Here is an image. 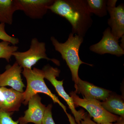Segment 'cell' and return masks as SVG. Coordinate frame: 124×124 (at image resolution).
I'll return each mask as SVG.
<instances>
[{
  "instance_id": "obj_1",
  "label": "cell",
  "mask_w": 124,
  "mask_h": 124,
  "mask_svg": "<svg viewBox=\"0 0 124 124\" xmlns=\"http://www.w3.org/2000/svg\"><path fill=\"white\" fill-rule=\"evenodd\" d=\"M48 10L66 19L71 25V33L83 38L93 24L86 0H54Z\"/></svg>"
},
{
  "instance_id": "obj_2",
  "label": "cell",
  "mask_w": 124,
  "mask_h": 124,
  "mask_svg": "<svg viewBox=\"0 0 124 124\" xmlns=\"http://www.w3.org/2000/svg\"><path fill=\"white\" fill-rule=\"evenodd\" d=\"M83 37L71 33L66 42L61 43L54 37L50 40L56 51L60 53L62 58L65 60L71 71L72 81L75 84L79 79L78 71L81 64H85L93 66V64L82 62L80 58V46L84 41Z\"/></svg>"
},
{
  "instance_id": "obj_3",
  "label": "cell",
  "mask_w": 124,
  "mask_h": 124,
  "mask_svg": "<svg viewBox=\"0 0 124 124\" xmlns=\"http://www.w3.org/2000/svg\"><path fill=\"white\" fill-rule=\"evenodd\" d=\"M22 73L26 79L27 82L26 89L23 93V103L24 105H27L29 100L34 95L38 94V93H43L51 98L54 103H58L67 115L68 114L66 107L46 86L45 82L44 75L42 70L36 68H34L33 69L24 68Z\"/></svg>"
},
{
  "instance_id": "obj_4",
  "label": "cell",
  "mask_w": 124,
  "mask_h": 124,
  "mask_svg": "<svg viewBox=\"0 0 124 124\" xmlns=\"http://www.w3.org/2000/svg\"><path fill=\"white\" fill-rule=\"evenodd\" d=\"M75 107H81L86 109L89 115L93 117V121L97 124L116 122L120 116L108 112L106 110L99 100L80 98L74 91L70 93Z\"/></svg>"
},
{
  "instance_id": "obj_5",
  "label": "cell",
  "mask_w": 124,
  "mask_h": 124,
  "mask_svg": "<svg viewBox=\"0 0 124 124\" xmlns=\"http://www.w3.org/2000/svg\"><path fill=\"white\" fill-rule=\"evenodd\" d=\"M46 51L45 43L39 42L37 38H33L31 40L28 50L23 52L16 51L13 53V56L15 58L16 62L23 69H32V67L42 59L51 61L57 66H60L59 60L48 57Z\"/></svg>"
},
{
  "instance_id": "obj_6",
  "label": "cell",
  "mask_w": 124,
  "mask_h": 124,
  "mask_svg": "<svg viewBox=\"0 0 124 124\" xmlns=\"http://www.w3.org/2000/svg\"><path fill=\"white\" fill-rule=\"evenodd\" d=\"M45 78L46 79L53 85L58 94L62 98L68 105L69 108L75 117V120L77 124H80L84 118L85 113L76 110L72 99L65 91L63 86V80L59 81L57 78L59 77L60 70L57 68L51 67L49 64L46 65L42 69Z\"/></svg>"
},
{
  "instance_id": "obj_7",
  "label": "cell",
  "mask_w": 124,
  "mask_h": 124,
  "mask_svg": "<svg viewBox=\"0 0 124 124\" xmlns=\"http://www.w3.org/2000/svg\"><path fill=\"white\" fill-rule=\"evenodd\" d=\"M119 39L112 33L109 27L105 29L99 42L89 47L90 51L98 54H110L121 57L124 54V50L120 46Z\"/></svg>"
},
{
  "instance_id": "obj_8",
  "label": "cell",
  "mask_w": 124,
  "mask_h": 124,
  "mask_svg": "<svg viewBox=\"0 0 124 124\" xmlns=\"http://www.w3.org/2000/svg\"><path fill=\"white\" fill-rule=\"evenodd\" d=\"M116 0L107 1V11L110 15L108 22L112 33L119 39L124 36V5L116 7Z\"/></svg>"
},
{
  "instance_id": "obj_9",
  "label": "cell",
  "mask_w": 124,
  "mask_h": 124,
  "mask_svg": "<svg viewBox=\"0 0 124 124\" xmlns=\"http://www.w3.org/2000/svg\"><path fill=\"white\" fill-rule=\"evenodd\" d=\"M54 0H17L19 10L32 19L42 18Z\"/></svg>"
},
{
  "instance_id": "obj_10",
  "label": "cell",
  "mask_w": 124,
  "mask_h": 124,
  "mask_svg": "<svg viewBox=\"0 0 124 124\" xmlns=\"http://www.w3.org/2000/svg\"><path fill=\"white\" fill-rule=\"evenodd\" d=\"M41 98L38 94L31 98L28 102V108L24 112L23 116L17 120L19 124H42L46 107L41 102Z\"/></svg>"
},
{
  "instance_id": "obj_11",
  "label": "cell",
  "mask_w": 124,
  "mask_h": 124,
  "mask_svg": "<svg viewBox=\"0 0 124 124\" xmlns=\"http://www.w3.org/2000/svg\"><path fill=\"white\" fill-rule=\"evenodd\" d=\"M22 68L16 62L8 65L4 72L0 75V87L9 86L16 91L23 93L25 85L21 77Z\"/></svg>"
},
{
  "instance_id": "obj_12",
  "label": "cell",
  "mask_w": 124,
  "mask_h": 124,
  "mask_svg": "<svg viewBox=\"0 0 124 124\" xmlns=\"http://www.w3.org/2000/svg\"><path fill=\"white\" fill-rule=\"evenodd\" d=\"M76 93L81 94L84 98L104 101L108 97L111 92L100 88L89 82L83 80L79 78L75 84Z\"/></svg>"
},
{
  "instance_id": "obj_13",
  "label": "cell",
  "mask_w": 124,
  "mask_h": 124,
  "mask_svg": "<svg viewBox=\"0 0 124 124\" xmlns=\"http://www.w3.org/2000/svg\"><path fill=\"white\" fill-rule=\"evenodd\" d=\"M0 88L3 95V99L0 101V108L8 113L19 110L23 102V93L5 87Z\"/></svg>"
},
{
  "instance_id": "obj_14",
  "label": "cell",
  "mask_w": 124,
  "mask_h": 124,
  "mask_svg": "<svg viewBox=\"0 0 124 124\" xmlns=\"http://www.w3.org/2000/svg\"><path fill=\"white\" fill-rule=\"evenodd\" d=\"M18 10L17 0H0V22L12 24L14 14Z\"/></svg>"
},
{
  "instance_id": "obj_15",
  "label": "cell",
  "mask_w": 124,
  "mask_h": 124,
  "mask_svg": "<svg viewBox=\"0 0 124 124\" xmlns=\"http://www.w3.org/2000/svg\"><path fill=\"white\" fill-rule=\"evenodd\" d=\"M101 104L108 112L124 117V100L122 96L111 93L106 100L101 102Z\"/></svg>"
},
{
  "instance_id": "obj_16",
  "label": "cell",
  "mask_w": 124,
  "mask_h": 124,
  "mask_svg": "<svg viewBox=\"0 0 124 124\" xmlns=\"http://www.w3.org/2000/svg\"><path fill=\"white\" fill-rule=\"evenodd\" d=\"M89 11L91 13L102 17L108 13L106 0H86Z\"/></svg>"
},
{
  "instance_id": "obj_17",
  "label": "cell",
  "mask_w": 124,
  "mask_h": 124,
  "mask_svg": "<svg viewBox=\"0 0 124 124\" xmlns=\"http://www.w3.org/2000/svg\"><path fill=\"white\" fill-rule=\"evenodd\" d=\"M10 43L7 41L0 42V58L4 59L9 62L13 54L17 51L18 47L16 45L10 46Z\"/></svg>"
},
{
  "instance_id": "obj_18",
  "label": "cell",
  "mask_w": 124,
  "mask_h": 124,
  "mask_svg": "<svg viewBox=\"0 0 124 124\" xmlns=\"http://www.w3.org/2000/svg\"><path fill=\"white\" fill-rule=\"evenodd\" d=\"M5 23H0V40L10 42L13 45L18 44L19 42V39L7 34L5 30Z\"/></svg>"
},
{
  "instance_id": "obj_19",
  "label": "cell",
  "mask_w": 124,
  "mask_h": 124,
  "mask_svg": "<svg viewBox=\"0 0 124 124\" xmlns=\"http://www.w3.org/2000/svg\"><path fill=\"white\" fill-rule=\"evenodd\" d=\"M11 114L0 108V124H18V121H14L12 119Z\"/></svg>"
},
{
  "instance_id": "obj_20",
  "label": "cell",
  "mask_w": 124,
  "mask_h": 124,
  "mask_svg": "<svg viewBox=\"0 0 124 124\" xmlns=\"http://www.w3.org/2000/svg\"><path fill=\"white\" fill-rule=\"evenodd\" d=\"M52 107L53 105L51 104L46 107L42 124H55L52 116Z\"/></svg>"
},
{
  "instance_id": "obj_21",
  "label": "cell",
  "mask_w": 124,
  "mask_h": 124,
  "mask_svg": "<svg viewBox=\"0 0 124 124\" xmlns=\"http://www.w3.org/2000/svg\"><path fill=\"white\" fill-rule=\"evenodd\" d=\"M91 117L89 114L85 113L84 118L81 121L80 124H99L91 120ZM100 124H113L112 123H103Z\"/></svg>"
},
{
  "instance_id": "obj_22",
  "label": "cell",
  "mask_w": 124,
  "mask_h": 124,
  "mask_svg": "<svg viewBox=\"0 0 124 124\" xmlns=\"http://www.w3.org/2000/svg\"><path fill=\"white\" fill-rule=\"evenodd\" d=\"M67 115L68 117V119H69V121L70 123V124H76L77 123H76L75 119L70 115L68 114Z\"/></svg>"
},
{
  "instance_id": "obj_23",
  "label": "cell",
  "mask_w": 124,
  "mask_h": 124,
  "mask_svg": "<svg viewBox=\"0 0 124 124\" xmlns=\"http://www.w3.org/2000/svg\"><path fill=\"white\" fill-rule=\"evenodd\" d=\"M113 124H124V117L120 116L119 119Z\"/></svg>"
},
{
  "instance_id": "obj_24",
  "label": "cell",
  "mask_w": 124,
  "mask_h": 124,
  "mask_svg": "<svg viewBox=\"0 0 124 124\" xmlns=\"http://www.w3.org/2000/svg\"><path fill=\"white\" fill-rule=\"evenodd\" d=\"M3 98V95L2 94V92L0 88V101H2Z\"/></svg>"
},
{
  "instance_id": "obj_25",
  "label": "cell",
  "mask_w": 124,
  "mask_h": 124,
  "mask_svg": "<svg viewBox=\"0 0 124 124\" xmlns=\"http://www.w3.org/2000/svg\"></svg>"
}]
</instances>
